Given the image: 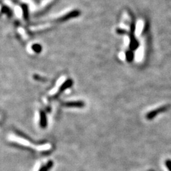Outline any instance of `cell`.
<instances>
[{
	"label": "cell",
	"instance_id": "6da1fadb",
	"mask_svg": "<svg viewBox=\"0 0 171 171\" xmlns=\"http://www.w3.org/2000/svg\"><path fill=\"white\" fill-rule=\"evenodd\" d=\"M80 14V12L79 11L77 10H74L72 11H71V12L68 13L67 14L63 16L60 20V21H65V20H67L70 19H72V18H74V17H76L77 16H79Z\"/></svg>",
	"mask_w": 171,
	"mask_h": 171
},
{
	"label": "cell",
	"instance_id": "7a4b0ae2",
	"mask_svg": "<svg viewBox=\"0 0 171 171\" xmlns=\"http://www.w3.org/2000/svg\"><path fill=\"white\" fill-rule=\"evenodd\" d=\"M53 166V162H49L46 166H43L41 168H40V169L39 171H48L49 169H50Z\"/></svg>",
	"mask_w": 171,
	"mask_h": 171
},
{
	"label": "cell",
	"instance_id": "3957f363",
	"mask_svg": "<svg viewBox=\"0 0 171 171\" xmlns=\"http://www.w3.org/2000/svg\"><path fill=\"white\" fill-rule=\"evenodd\" d=\"M166 166L168 168L169 171H171V160H167L166 162Z\"/></svg>",
	"mask_w": 171,
	"mask_h": 171
}]
</instances>
